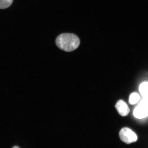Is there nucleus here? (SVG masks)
I'll use <instances>...</instances> for the list:
<instances>
[{
  "mask_svg": "<svg viewBox=\"0 0 148 148\" xmlns=\"http://www.w3.org/2000/svg\"><path fill=\"white\" fill-rule=\"evenodd\" d=\"M56 43L58 47L62 50L71 52L78 47L80 41L76 35L72 33H63L57 37Z\"/></svg>",
  "mask_w": 148,
  "mask_h": 148,
  "instance_id": "1",
  "label": "nucleus"
},
{
  "mask_svg": "<svg viewBox=\"0 0 148 148\" xmlns=\"http://www.w3.org/2000/svg\"><path fill=\"white\" fill-rule=\"evenodd\" d=\"M119 136L122 141L127 144L134 143L138 140V137L136 134L127 127H124L120 130Z\"/></svg>",
  "mask_w": 148,
  "mask_h": 148,
  "instance_id": "2",
  "label": "nucleus"
},
{
  "mask_svg": "<svg viewBox=\"0 0 148 148\" xmlns=\"http://www.w3.org/2000/svg\"><path fill=\"white\" fill-rule=\"evenodd\" d=\"M134 116L138 119H142L148 116V99H145L142 100L134 109Z\"/></svg>",
  "mask_w": 148,
  "mask_h": 148,
  "instance_id": "3",
  "label": "nucleus"
},
{
  "mask_svg": "<svg viewBox=\"0 0 148 148\" xmlns=\"http://www.w3.org/2000/svg\"><path fill=\"white\" fill-rule=\"evenodd\" d=\"M115 107L120 115L126 116L128 115L130 109L124 101L122 100L118 101Z\"/></svg>",
  "mask_w": 148,
  "mask_h": 148,
  "instance_id": "4",
  "label": "nucleus"
},
{
  "mask_svg": "<svg viewBox=\"0 0 148 148\" xmlns=\"http://www.w3.org/2000/svg\"><path fill=\"white\" fill-rule=\"evenodd\" d=\"M139 91L144 98L148 99V82H144L140 85Z\"/></svg>",
  "mask_w": 148,
  "mask_h": 148,
  "instance_id": "5",
  "label": "nucleus"
},
{
  "mask_svg": "<svg viewBox=\"0 0 148 148\" xmlns=\"http://www.w3.org/2000/svg\"><path fill=\"white\" fill-rule=\"evenodd\" d=\"M140 99L139 95L136 92L131 94L130 96L129 102L131 105H134L137 103Z\"/></svg>",
  "mask_w": 148,
  "mask_h": 148,
  "instance_id": "6",
  "label": "nucleus"
},
{
  "mask_svg": "<svg viewBox=\"0 0 148 148\" xmlns=\"http://www.w3.org/2000/svg\"><path fill=\"white\" fill-rule=\"evenodd\" d=\"M13 0H0V9H4L10 7Z\"/></svg>",
  "mask_w": 148,
  "mask_h": 148,
  "instance_id": "7",
  "label": "nucleus"
},
{
  "mask_svg": "<svg viewBox=\"0 0 148 148\" xmlns=\"http://www.w3.org/2000/svg\"><path fill=\"white\" fill-rule=\"evenodd\" d=\"M13 148H19V147H17V146H14V147H13Z\"/></svg>",
  "mask_w": 148,
  "mask_h": 148,
  "instance_id": "8",
  "label": "nucleus"
}]
</instances>
